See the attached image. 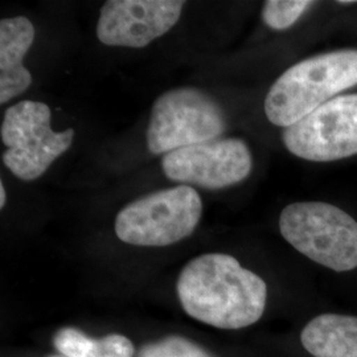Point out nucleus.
<instances>
[{
  "mask_svg": "<svg viewBox=\"0 0 357 357\" xmlns=\"http://www.w3.org/2000/svg\"><path fill=\"white\" fill-rule=\"evenodd\" d=\"M178 301L193 319L221 330H241L262 318L268 286L231 255L193 258L176 282Z\"/></svg>",
  "mask_w": 357,
  "mask_h": 357,
  "instance_id": "nucleus-1",
  "label": "nucleus"
},
{
  "mask_svg": "<svg viewBox=\"0 0 357 357\" xmlns=\"http://www.w3.org/2000/svg\"><path fill=\"white\" fill-rule=\"evenodd\" d=\"M356 85V50L308 57L289 68L271 85L265 100V114L273 125L290 128Z\"/></svg>",
  "mask_w": 357,
  "mask_h": 357,
  "instance_id": "nucleus-2",
  "label": "nucleus"
},
{
  "mask_svg": "<svg viewBox=\"0 0 357 357\" xmlns=\"http://www.w3.org/2000/svg\"><path fill=\"white\" fill-rule=\"evenodd\" d=\"M283 238L311 261L335 271L357 268L356 220L327 203H294L282 211Z\"/></svg>",
  "mask_w": 357,
  "mask_h": 357,
  "instance_id": "nucleus-3",
  "label": "nucleus"
},
{
  "mask_svg": "<svg viewBox=\"0 0 357 357\" xmlns=\"http://www.w3.org/2000/svg\"><path fill=\"white\" fill-rule=\"evenodd\" d=\"M202 215L203 202L196 190L178 185L123 206L115 217V234L135 246H168L190 237Z\"/></svg>",
  "mask_w": 357,
  "mask_h": 357,
  "instance_id": "nucleus-4",
  "label": "nucleus"
},
{
  "mask_svg": "<svg viewBox=\"0 0 357 357\" xmlns=\"http://www.w3.org/2000/svg\"><path fill=\"white\" fill-rule=\"evenodd\" d=\"M227 128V116L215 98L196 88L163 93L153 102L147 147L155 155L215 141Z\"/></svg>",
  "mask_w": 357,
  "mask_h": 357,
  "instance_id": "nucleus-5",
  "label": "nucleus"
},
{
  "mask_svg": "<svg viewBox=\"0 0 357 357\" xmlns=\"http://www.w3.org/2000/svg\"><path fill=\"white\" fill-rule=\"evenodd\" d=\"M0 135L7 147L1 156L4 166L16 178L31 181L43 176L52 163L70 149L75 130L53 131L48 105L26 100L7 109Z\"/></svg>",
  "mask_w": 357,
  "mask_h": 357,
  "instance_id": "nucleus-6",
  "label": "nucleus"
},
{
  "mask_svg": "<svg viewBox=\"0 0 357 357\" xmlns=\"http://www.w3.org/2000/svg\"><path fill=\"white\" fill-rule=\"evenodd\" d=\"M282 139L290 153L310 162H335L357 153V93L337 96L299 122Z\"/></svg>",
  "mask_w": 357,
  "mask_h": 357,
  "instance_id": "nucleus-7",
  "label": "nucleus"
},
{
  "mask_svg": "<svg viewBox=\"0 0 357 357\" xmlns=\"http://www.w3.org/2000/svg\"><path fill=\"white\" fill-rule=\"evenodd\" d=\"M162 168L172 181L205 190H221L248 178L253 168V158L245 142L227 138L166 153Z\"/></svg>",
  "mask_w": 357,
  "mask_h": 357,
  "instance_id": "nucleus-8",
  "label": "nucleus"
},
{
  "mask_svg": "<svg viewBox=\"0 0 357 357\" xmlns=\"http://www.w3.org/2000/svg\"><path fill=\"white\" fill-rule=\"evenodd\" d=\"M181 0H109L101 8L97 38L109 47L144 48L175 26Z\"/></svg>",
  "mask_w": 357,
  "mask_h": 357,
  "instance_id": "nucleus-9",
  "label": "nucleus"
},
{
  "mask_svg": "<svg viewBox=\"0 0 357 357\" xmlns=\"http://www.w3.org/2000/svg\"><path fill=\"white\" fill-rule=\"evenodd\" d=\"M35 40V26L26 16L0 22V103L23 94L32 84V75L23 65Z\"/></svg>",
  "mask_w": 357,
  "mask_h": 357,
  "instance_id": "nucleus-10",
  "label": "nucleus"
},
{
  "mask_svg": "<svg viewBox=\"0 0 357 357\" xmlns=\"http://www.w3.org/2000/svg\"><path fill=\"white\" fill-rule=\"evenodd\" d=\"M301 342L314 357H357V318L319 315L307 323Z\"/></svg>",
  "mask_w": 357,
  "mask_h": 357,
  "instance_id": "nucleus-11",
  "label": "nucleus"
},
{
  "mask_svg": "<svg viewBox=\"0 0 357 357\" xmlns=\"http://www.w3.org/2000/svg\"><path fill=\"white\" fill-rule=\"evenodd\" d=\"M53 344L65 357H134L131 340L121 333L93 339L73 327H65L54 335Z\"/></svg>",
  "mask_w": 357,
  "mask_h": 357,
  "instance_id": "nucleus-12",
  "label": "nucleus"
},
{
  "mask_svg": "<svg viewBox=\"0 0 357 357\" xmlns=\"http://www.w3.org/2000/svg\"><path fill=\"white\" fill-rule=\"evenodd\" d=\"M314 3L307 0H268L262 8V19L266 26L283 31L294 26Z\"/></svg>",
  "mask_w": 357,
  "mask_h": 357,
  "instance_id": "nucleus-13",
  "label": "nucleus"
},
{
  "mask_svg": "<svg viewBox=\"0 0 357 357\" xmlns=\"http://www.w3.org/2000/svg\"><path fill=\"white\" fill-rule=\"evenodd\" d=\"M139 357H212L204 348L183 336H167L144 345Z\"/></svg>",
  "mask_w": 357,
  "mask_h": 357,
  "instance_id": "nucleus-14",
  "label": "nucleus"
},
{
  "mask_svg": "<svg viewBox=\"0 0 357 357\" xmlns=\"http://www.w3.org/2000/svg\"><path fill=\"white\" fill-rule=\"evenodd\" d=\"M6 200H7V195H6V188L3 181L0 183V208L3 209L6 206Z\"/></svg>",
  "mask_w": 357,
  "mask_h": 357,
  "instance_id": "nucleus-15",
  "label": "nucleus"
},
{
  "mask_svg": "<svg viewBox=\"0 0 357 357\" xmlns=\"http://www.w3.org/2000/svg\"><path fill=\"white\" fill-rule=\"evenodd\" d=\"M48 357H65V356H63V355H52V356H48Z\"/></svg>",
  "mask_w": 357,
  "mask_h": 357,
  "instance_id": "nucleus-16",
  "label": "nucleus"
}]
</instances>
